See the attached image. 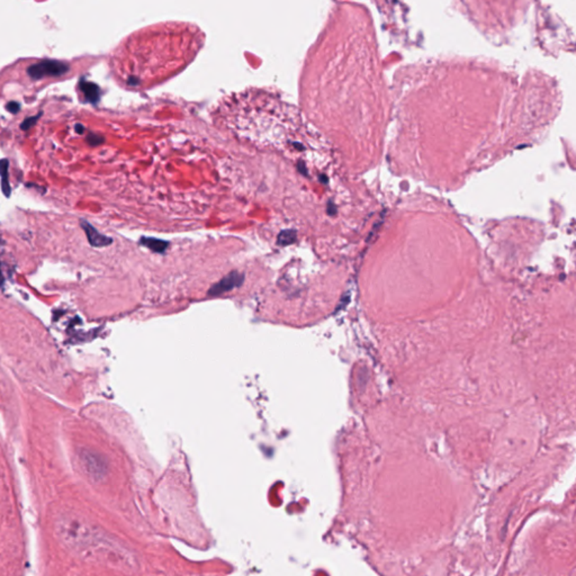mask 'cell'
Returning a JSON list of instances; mask_svg holds the SVG:
<instances>
[{"mask_svg": "<svg viewBox=\"0 0 576 576\" xmlns=\"http://www.w3.org/2000/svg\"><path fill=\"white\" fill-rule=\"evenodd\" d=\"M70 70L66 62L58 60H42L28 68V74L32 79L40 80L45 77H60Z\"/></svg>", "mask_w": 576, "mask_h": 576, "instance_id": "obj_1", "label": "cell"}, {"mask_svg": "<svg viewBox=\"0 0 576 576\" xmlns=\"http://www.w3.org/2000/svg\"><path fill=\"white\" fill-rule=\"evenodd\" d=\"M81 463H83V468L89 476L93 478H102L106 473V463L104 459L96 453H91V451H83L80 456Z\"/></svg>", "mask_w": 576, "mask_h": 576, "instance_id": "obj_2", "label": "cell"}, {"mask_svg": "<svg viewBox=\"0 0 576 576\" xmlns=\"http://www.w3.org/2000/svg\"><path fill=\"white\" fill-rule=\"evenodd\" d=\"M243 280L244 276L240 272H230L224 278H222L220 282H217L215 285L212 286L207 294H209V296H219V295H222L226 292L234 291V288L239 287L243 283Z\"/></svg>", "mask_w": 576, "mask_h": 576, "instance_id": "obj_3", "label": "cell"}, {"mask_svg": "<svg viewBox=\"0 0 576 576\" xmlns=\"http://www.w3.org/2000/svg\"><path fill=\"white\" fill-rule=\"evenodd\" d=\"M80 224H81V228H83V231H85V234L86 236H87V239H88L89 243H91L93 247H108V246H110V244L112 243L113 240L110 239V238L104 236V234H99L98 231L93 228L91 223H88L85 220H81L80 221Z\"/></svg>", "mask_w": 576, "mask_h": 576, "instance_id": "obj_4", "label": "cell"}, {"mask_svg": "<svg viewBox=\"0 0 576 576\" xmlns=\"http://www.w3.org/2000/svg\"><path fill=\"white\" fill-rule=\"evenodd\" d=\"M79 87L87 102L91 103V104H96L98 102L99 96H100V91H99L100 89H99L96 83L81 79L79 81Z\"/></svg>", "mask_w": 576, "mask_h": 576, "instance_id": "obj_5", "label": "cell"}, {"mask_svg": "<svg viewBox=\"0 0 576 576\" xmlns=\"http://www.w3.org/2000/svg\"><path fill=\"white\" fill-rule=\"evenodd\" d=\"M9 162L7 159L0 160V177H1V190L6 197L11 196V185L8 178Z\"/></svg>", "mask_w": 576, "mask_h": 576, "instance_id": "obj_6", "label": "cell"}, {"mask_svg": "<svg viewBox=\"0 0 576 576\" xmlns=\"http://www.w3.org/2000/svg\"><path fill=\"white\" fill-rule=\"evenodd\" d=\"M141 243L146 246L149 249L152 250L154 253H163L168 247V242L162 241V240L154 239V238H142Z\"/></svg>", "mask_w": 576, "mask_h": 576, "instance_id": "obj_7", "label": "cell"}, {"mask_svg": "<svg viewBox=\"0 0 576 576\" xmlns=\"http://www.w3.org/2000/svg\"><path fill=\"white\" fill-rule=\"evenodd\" d=\"M295 239H296V234L294 231H284L278 236V243L282 244V246H287V244L293 243Z\"/></svg>", "mask_w": 576, "mask_h": 576, "instance_id": "obj_8", "label": "cell"}, {"mask_svg": "<svg viewBox=\"0 0 576 576\" xmlns=\"http://www.w3.org/2000/svg\"><path fill=\"white\" fill-rule=\"evenodd\" d=\"M42 113L38 114V115L30 116V117L25 118L23 123L21 124V129L23 131H28V129H32V127L35 125L36 122L39 121V118L41 117Z\"/></svg>", "mask_w": 576, "mask_h": 576, "instance_id": "obj_9", "label": "cell"}, {"mask_svg": "<svg viewBox=\"0 0 576 576\" xmlns=\"http://www.w3.org/2000/svg\"><path fill=\"white\" fill-rule=\"evenodd\" d=\"M87 142H88L91 146H98V144H100V143L104 142V137H99V135L93 134V133H91V134H89L88 137H87Z\"/></svg>", "mask_w": 576, "mask_h": 576, "instance_id": "obj_10", "label": "cell"}, {"mask_svg": "<svg viewBox=\"0 0 576 576\" xmlns=\"http://www.w3.org/2000/svg\"><path fill=\"white\" fill-rule=\"evenodd\" d=\"M6 108H7V110L11 113V114H17V113L20 112L21 105L16 102H11L6 105Z\"/></svg>", "mask_w": 576, "mask_h": 576, "instance_id": "obj_11", "label": "cell"}, {"mask_svg": "<svg viewBox=\"0 0 576 576\" xmlns=\"http://www.w3.org/2000/svg\"><path fill=\"white\" fill-rule=\"evenodd\" d=\"M74 129H76V132H77L78 134H83V132H85V127L81 125V124H76Z\"/></svg>", "mask_w": 576, "mask_h": 576, "instance_id": "obj_12", "label": "cell"}]
</instances>
